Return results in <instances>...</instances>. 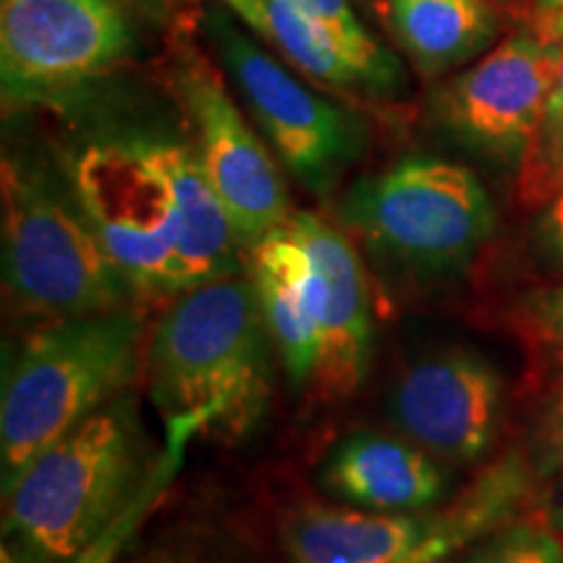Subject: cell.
Segmentation results:
<instances>
[{
    "label": "cell",
    "instance_id": "obj_1",
    "mask_svg": "<svg viewBox=\"0 0 563 563\" xmlns=\"http://www.w3.org/2000/svg\"><path fill=\"white\" fill-rule=\"evenodd\" d=\"M274 340L249 272L175 295L146 334L141 382L173 454L194 439L241 441L272 399Z\"/></svg>",
    "mask_w": 563,
    "mask_h": 563
},
{
    "label": "cell",
    "instance_id": "obj_2",
    "mask_svg": "<svg viewBox=\"0 0 563 563\" xmlns=\"http://www.w3.org/2000/svg\"><path fill=\"white\" fill-rule=\"evenodd\" d=\"M152 467L136 397L63 433L3 488V563H87L136 506Z\"/></svg>",
    "mask_w": 563,
    "mask_h": 563
},
{
    "label": "cell",
    "instance_id": "obj_3",
    "mask_svg": "<svg viewBox=\"0 0 563 563\" xmlns=\"http://www.w3.org/2000/svg\"><path fill=\"white\" fill-rule=\"evenodd\" d=\"M146 323L136 306L42 323L13 352L0 399L3 488L84 418L131 391Z\"/></svg>",
    "mask_w": 563,
    "mask_h": 563
},
{
    "label": "cell",
    "instance_id": "obj_4",
    "mask_svg": "<svg viewBox=\"0 0 563 563\" xmlns=\"http://www.w3.org/2000/svg\"><path fill=\"white\" fill-rule=\"evenodd\" d=\"M340 220L397 285H433L473 264L493 235L496 211L473 170L412 154L352 183Z\"/></svg>",
    "mask_w": 563,
    "mask_h": 563
},
{
    "label": "cell",
    "instance_id": "obj_5",
    "mask_svg": "<svg viewBox=\"0 0 563 563\" xmlns=\"http://www.w3.org/2000/svg\"><path fill=\"white\" fill-rule=\"evenodd\" d=\"M3 287L24 316L55 323L139 300L76 201L37 167L3 159Z\"/></svg>",
    "mask_w": 563,
    "mask_h": 563
},
{
    "label": "cell",
    "instance_id": "obj_6",
    "mask_svg": "<svg viewBox=\"0 0 563 563\" xmlns=\"http://www.w3.org/2000/svg\"><path fill=\"white\" fill-rule=\"evenodd\" d=\"M70 191L139 298L173 300L186 292L178 203L150 141H110L84 150L70 167Z\"/></svg>",
    "mask_w": 563,
    "mask_h": 563
},
{
    "label": "cell",
    "instance_id": "obj_7",
    "mask_svg": "<svg viewBox=\"0 0 563 563\" xmlns=\"http://www.w3.org/2000/svg\"><path fill=\"white\" fill-rule=\"evenodd\" d=\"M203 26L274 154L308 191L332 194L365 150L363 123L295 79L224 13L209 11Z\"/></svg>",
    "mask_w": 563,
    "mask_h": 563
},
{
    "label": "cell",
    "instance_id": "obj_8",
    "mask_svg": "<svg viewBox=\"0 0 563 563\" xmlns=\"http://www.w3.org/2000/svg\"><path fill=\"white\" fill-rule=\"evenodd\" d=\"M133 34L115 0H0L5 108L53 102L129 55Z\"/></svg>",
    "mask_w": 563,
    "mask_h": 563
},
{
    "label": "cell",
    "instance_id": "obj_9",
    "mask_svg": "<svg viewBox=\"0 0 563 563\" xmlns=\"http://www.w3.org/2000/svg\"><path fill=\"white\" fill-rule=\"evenodd\" d=\"M506 514L488 483L449 511H368L308 504L282 525V543L300 563H435Z\"/></svg>",
    "mask_w": 563,
    "mask_h": 563
},
{
    "label": "cell",
    "instance_id": "obj_10",
    "mask_svg": "<svg viewBox=\"0 0 563 563\" xmlns=\"http://www.w3.org/2000/svg\"><path fill=\"white\" fill-rule=\"evenodd\" d=\"M175 91L194 125L196 157L249 251L292 214L277 159L201 55L178 60Z\"/></svg>",
    "mask_w": 563,
    "mask_h": 563
},
{
    "label": "cell",
    "instance_id": "obj_11",
    "mask_svg": "<svg viewBox=\"0 0 563 563\" xmlns=\"http://www.w3.org/2000/svg\"><path fill=\"white\" fill-rule=\"evenodd\" d=\"M501 412V373L464 347L428 352L405 365L386 397L394 431L446 462L481 460L496 439Z\"/></svg>",
    "mask_w": 563,
    "mask_h": 563
},
{
    "label": "cell",
    "instance_id": "obj_12",
    "mask_svg": "<svg viewBox=\"0 0 563 563\" xmlns=\"http://www.w3.org/2000/svg\"><path fill=\"white\" fill-rule=\"evenodd\" d=\"M555 45L532 32L509 34L439 97V118L460 144L519 167L555 76Z\"/></svg>",
    "mask_w": 563,
    "mask_h": 563
},
{
    "label": "cell",
    "instance_id": "obj_13",
    "mask_svg": "<svg viewBox=\"0 0 563 563\" xmlns=\"http://www.w3.org/2000/svg\"><path fill=\"white\" fill-rule=\"evenodd\" d=\"M311 253L323 290L321 357L313 386L323 402H340L361 389L373 357V298L365 266L352 238L311 211L287 217Z\"/></svg>",
    "mask_w": 563,
    "mask_h": 563
},
{
    "label": "cell",
    "instance_id": "obj_14",
    "mask_svg": "<svg viewBox=\"0 0 563 563\" xmlns=\"http://www.w3.org/2000/svg\"><path fill=\"white\" fill-rule=\"evenodd\" d=\"M245 272L256 287L258 302L295 384H311L321 357L323 290L311 253L282 222L245 253Z\"/></svg>",
    "mask_w": 563,
    "mask_h": 563
},
{
    "label": "cell",
    "instance_id": "obj_15",
    "mask_svg": "<svg viewBox=\"0 0 563 563\" xmlns=\"http://www.w3.org/2000/svg\"><path fill=\"white\" fill-rule=\"evenodd\" d=\"M319 483L336 501L368 511H426L446 490L433 456L397 431L344 435L323 456Z\"/></svg>",
    "mask_w": 563,
    "mask_h": 563
},
{
    "label": "cell",
    "instance_id": "obj_16",
    "mask_svg": "<svg viewBox=\"0 0 563 563\" xmlns=\"http://www.w3.org/2000/svg\"><path fill=\"white\" fill-rule=\"evenodd\" d=\"M150 144L178 203V264L183 287L191 290L203 282L245 272L249 251L196 152L180 141L150 139Z\"/></svg>",
    "mask_w": 563,
    "mask_h": 563
},
{
    "label": "cell",
    "instance_id": "obj_17",
    "mask_svg": "<svg viewBox=\"0 0 563 563\" xmlns=\"http://www.w3.org/2000/svg\"><path fill=\"white\" fill-rule=\"evenodd\" d=\"M266 37L311 79L365 97H397L405 68L384 47H361L295 0H266Z\"/></svg>",
    "mask_w": 563,
    "mask_h": 563
},
{
    "label": "cell",
    "instance_id": "obj_18",
    "mask_svg": "<svg viewBox=\"0 0 563 563\" xmlns=\"http://www.w3.org/2000/svg\"><path fill=\"white\" fill-rule=\"evenodd\" d=\"M391 30L422 76H441L488 51L498 32L488 0H389Z\"/></svg>",
    "mask_w": 563,
    "mask_h": 563
},
{
    "label": "cell",
    "instance_id": "obj_19",
    "mask_svg": "<svg viewBox=\"0 0 563 563\" xmlns=\"http://www.w3.org/2000/svg\"><path fill=\"white\" fill-rule=\"evenodd\" d=\"M563 191V40L555 45V76L545 108L517 167V199L540 209Z\"/></svg>",
    "mask_w": 563,
    "mask_h": 563
},
{
    "label": "cell",
    "instance_id": "obj_20",
    "mask_svg": "<svg viewBox=\"0 0 563 563\" xmlns=\"http://www.w3.org/2000/svg\"><path fill=\"white\" fill-rule=\"evenodd\" d=\"M129 563H249L241 548L203 525H180L146 540Z\"/></svg>",
    "mask_w": 563,
    "mask_h": 563
},
{
    "label": "cell",
    "instance_id": "obj_21",
    "mask_svg": "<svg viewBox=\"0 0 563 563\" xmlns=\"http://www.w3.org/2000/svg\"><path fill=\"white\" fill-rule=\"evenodd\" d=\"M514 323L534 355L563 365V282L525 295Z\"/></svg>",
    "mask_w": 563,
    "mask_h": 563
},
{
    "label": "cell",
    "instance_id": "obj_22",
    "mask_svg": "<svg viewBox=\"0 0 563 563\" xmlns=\"http://www.w3.org/2000/svg\"><path fill=\"white\" fill-rule=\"evenodd\" d=\"M467 563H563V545L543 527L517 525L493 534Z\"/></svg>",
    "mask_w": 563,
    "mask_h": 563
},
{
    "label": "cell",
    "instance_id": "obj_23",
    "mask_svg": "<svg viewBox=\"0 0 563 563\" xmlns=\"http://www.w3.org/2000/svg\"><path fill=\"white\" fill-rule=\"evenodd\" d=\"M534 462L540 473H563V382L540 415L534 431Z\"/></svg>",
    "mask_w": 563,
    "mask_h": 563
},
{
    "label": "cell",
    "instance_id": "obj_24",
    "mask_svg": "<svg viewBox=\"0 0 563 563\" xmlns=\"http://www.w3.org/2000/svg\"><path fill=\"white\" fill-rule=\"evenodd\" d=\"M295 3L302 5L308 13H313L316 19L332 24L334 30H340L344 37L355 42V45L368 47V51H373V47H382L368 32L363 30L361 19H357L355 9L350 5V0H295Z\"/></svg>",
    "mask_w": 563,
    "mask_h": 563
},
{
    "label": "cell",
    "instance_id": "obj_25",
    "mask_svg": "<svg viewBox=\"0 0 563 563\" xmlns=\"http://www.w3.org/2000/svg\"><path fill=\"white\" fill-rule=\"evenodd\" d=\"M534 241L551 262L563 269V191L553 196L545 207L538 209Z\"/></svg>",
    "mask_w": 563,
    "mask_h": 563
},
{
    "label": "cell",
    "instance_id": "obj_26",
    "mask_svg": "<svg viewBox=\"0 0 563 563\" xmlns=\"http://www.w3.org/2000/svg\"><path fill=\"white\" fill-rule=\"evenodd\" d=\"M222 3L232 9L235 16H241L253 32L264 34V37L269 34V26H266V0H222Z\"/></svg>",
    "mask_w": 563,
    "mask_h": 563
},
{
    "label": "cell",
    "instance_id": "obj_27",
    "mask_svg": "<svg viewBox=\"0 0 563 563\" xmlns=\"http://www.w3.org/2000/svg\"><path fill=\"white\" fill-rule=\"evenodd\" d=\"M530 3L540 16H553V13L563 11V0H530Z\"/></svg>",
    "mask_w": 563,
    "mask_h": 563
},
{
    "label": "cell",
    "instance_id": "obj_28",
    "mask_svg": "<svg viewBox=\"0 0 563 563\" xmlns=\"http://www.w3.org/2000/svg\"><path fill=\"white\" fill-rule=\"evenodd\" d=\"M551 19V24H553V34L559 40H563V11H559V13H553V16H548Z\"/></svg>",
    "mask_w": 563,
    "mask_h": 563
},
{
    "label": "cell",
    "instance_id": "obj_29",
    "mask_svg": "<svg viewBox=\"0 0 563 563\" xmlns=\"http://www.w3.org/2000/svg\"><path fill=\"white\" fill-rule=\"evenodd\" d=\"M559 525H561V530H563V493H561V501H559Z\"/></svg>",
    "mask_w": 563,
    "mask_h": 563
},
{
    "label": "cell",
    "instance_id": "obj_30",
    "mask_svg": "<svg viewBox=\"0 0 563 563\" xmlns=\"http://www.w3.org/2000/svg\"><path fill=\"white\" fill-rule=\"evenodd\" d=\"M292 563H300V561H292Z\"/></svg>",
    "mask_w": 563,
    "mask_h": 563
}]
</instances>
